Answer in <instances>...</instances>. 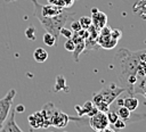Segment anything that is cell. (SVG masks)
<instances>
[{"mask_svg":"<svg viewBox=\"0 0 146 132\" xmlns=\"http://www.w3.org/2000/svg\"><path fill=\"white\" fill-rule=\"evenodd\" d=\"M117 64V74L121 86L129 93L135 96L133 85L138 79V65L140 61L139 51H130L125 48H121L114 56Z\"/></svg>","mask_w":146,"mask_h":132,"instance_id":"6da1fadb","label":"cell"},{"mask_svg":"<svg viewBox=\"0 0 146 132\" xmlns=\"http://www.w3.org/2000/svg\"><path fill=\"white\" fill-rule=\"evenodd\" d=\"M75 15V13H71L68 10H64L63 13L56 15V16H52V17H43V16H35L40 24L42 25V27L44 28L46 32L48 33H51L55 38H59V31L62 27L65 26L66 22L72 18L73 16Z\"/></svg>","mask_w":146,"mask_h":132,"instance_id":"7a4b0ae2","label":"cell"},{"mask_svg":"<svg viewBox=\"0 0 146 132\" xmlns=\"http://www.w3.org/2000/svg\"><path fill=\"white\" fill-rule=\"evenodd\" d=\"M108 109H112L114 110L119 118H121L127 125L131 124V123H136V122H139V121H143V119H146V115L143 114V113H133V112H130L129 109H127L123 105H117L115 101H113L111 105H110V108Z\"/></svg>","mask_w":146,"mask_h":132,"instance_id":"3957f363","label":"cell"},{"mask_svg":"<svg viewBox=\"0 0 146 132\" xmlns=\"http://www.w3.org/2000/svg\"><path fill=\"white\" fill-rule=\"evenodd\" d=\"M15 96H16V90L15 89H10L6 93V96L0 99V129H1L5 119L8 117L9 113H10L13 100H14Z\"/></svg>","mask_w":146,"mask_h":132,"instance_id":"277c9868","label":"cell"},{"mask_svg":"<svg viewBox=\"0 0 146 132\" xmlns=\"http://www.w3.org/2000/svg\"><path fill=\"white\" fill-rule=\"evenodd\" d=\"M124 91L125 90L122 86H119V85H115L114 83H111V84H107V85L103 86L98 93L102 96L103 101H105L106 104L111 105Z\"/></svg>","mask_w":146,"mask_h":132,"instance_id":"5b68a950","label":"cell"},{"mask_svg":"<svg viewBox=\"0 0 146 132\" xmlns=\"http://www.w3.org/2000/svg\"><path fill=\"white\" fill-rule=\"evenodd\" d=\"M89 125H90V127L94 131H99V130L108 126L110 123L107 121L106 113H103V112H99L98 110L95 115L90 116V118H89Z\"/></svg>","mask_w":146,"mask_h":132,"instance_id":"8992f818","label":"cell"},{"mask_svg":"<svg viewBox=\"0 0 146 132\" xmlns=\"http://www.w3.org/2000/svg\"><path fill=\"white\" fill-rule=\"evenodd\" d=\"M0 132H24L15 121V109H10L8 117L5 119Z\"/></svg>","mask_w":146,"mask_h":132,"instance_id":"52a82bcc","label":"cell"},{"mask_svg":"<svg viewBox=\"0 0 146 132\" xmlns=\"http://www.w3.org/2000/svg\"><path fill=\"white\" fill-rule=\"evenodd\" d=\"M68 121H70V116L68 115H66L65 113L56 109V112L54 113V115H52V117L50 119V125H54L56 127L62 129V127H65L67 125Z\"/></svg>","mask_w":146,"mask_h":132,"instance_id":"ba28073f","label":"cell"},{"mask_svg":"<svg viewBox=\"0 0 146 132\" xmlns=\"http://www.w3.org/2000/svg\"><path fill=\"white\" fill-rule=\"evenodd\" d=\"M75 44V48H74V51H73V57H74V60L75 61H79V57L80 55L83 52V50L86 49V42H84V39L81 38L80 35H78L76 33H73V36L71 38Z\"/></svg>","mask_w":146,"mask_h":132,"instance_id":"9c48e42d","label":"cell"},{"mask_svg":"<svg viewBox=\"0 0 146 132\" xmlns=\"http://www.w3.org/2000/svg\"><path fill=\"white\" fill-rule=\"evenodd\" d=\"M96 41H97V43H98L99 47H102L104 49H107V50L113 49L117 44V40L113 39L111 35H99L98 34Z\"/></svg>","mask_w":146,"mask_h":132,"instance_id":"30bf717a","label":"cell"},{"mask_svg":"<svg viewBox=\"0 0 146 132\" xmlns=\"http://www.w3.org/2000/svg\"><path fill=\"white\" fill-rule=\"evenodd\" d=\"M91 23H92V25L97 30H99V28H102L103 26H105L107 24V16L105 15V13L98 10V11H96V13L92 14V16H91Z\"/></svg>","mask_w":146,"mask_h":132,"instance_id":"8fae6325","label":"cell"},{"mask_svg":"<svg viewBox=\"0 0 146 132\" xmlns=\"http://www.w3.org/2000/svg\"><path fill=\"white\" fill-rule=\"evenodd\" d=\"M29 122H30V125L33 126L34 129L46 127V125H44V118H43L41 112H36V113L30 115L29 116Z\"/></svg>","mask_w":146,"mask_h":132,"instance_id":"7c38bea8","label":"cell"},{"mask_svg":"<svg viewBox=\"0 0 146 132\" xmlns=\"http://www.w3.org/2000/svg\"><path fill=\"white\" fill-rule=\"evenodd\" d=\"M138 104H139V101L135 96H129L123 99V106L127 109H129L130 112H135L138 107Z\"/></svg>","mask_w":146,"mask_h":132,"instance_id":"4fadbf2b","label":"cell"},{"mask_svg":"<svg viewBox=\"0 0 146 132\" xmlns=\"http://www.w3.org/2000/svg\"><path fill=\"white\" fill-rule=\"evenodd\" d=\"M33 58L36 63H44L48 59V52L43 48H36L33 51Z\"/></svg>","mask_w":146,"mask_h":132,"instance_id":"5bb4252c","label":"cell"},{"mask_svg":"<svg viewBox=\"0 0 146 132\" xmlns=\"http://www.w3.org/2000/svg\"><path fill=\"white\" fill-rule=\"evenodd\" d=\"M42 39H43V43L48 47H54V46H57V43H58V39L55 38L51 33H48V32H46L43 34Z\"/></svg>","mask_w":146,"mask_h":132,"instance_id":"9a60e30c","label":"cell"},{"mask_svg":"<svg viewBox=\"0 0 146 132\" xmlns=\"http://www.w3.org/2000/svg\"><path fill=\"white\" fill-rule=\"evenodd\" d=\"M48 3H52V5H56L58 7L67 9V8L73 6L74 0H48Z\"/></svg>","mask_w":146,"mask_h":132,"instance_id":"2e32d148","label":"cell"},{"mask_svg":"<svg viewBox=\"0 0 146 132\" xmlns=\"http://www.w3.org/2000/svg\"><path fill=\"white\" fill-rule=\"evenodd\" d=\"M79 22H80L81 28H83V30H88V27L92 24L91 23V17H89V16H82V17H80Z\"/></svg>","mask_w":146,"mask_h":132,"instance_id":"e0dca14e","label":"cell"},{"mask_svg":"<svg viewBox=\"0 0 146 132\" xmlns=\"http://www.w3.org/2000/svg\"><path fill=\"white\" fill-rule=\"evenodd\" d=\"M106 117H107V121H108L110 124H113V123L119 118L117 114H116L114 110H112V109H108V110L106 112Z\"/></svg>","mask_w":146,"mask_h":132,"instance_id":"ac0fdd59","label":"cell"},{"mask_svg":"<svg viewBox=\"0 0 146 132\" xmlns=\"http://www.w3.org/2000/svg\"><path fill=\"white\" fill-rule=\"evenodd\" d=\"M64 85H65V79H64L62 75L57 76V79H56V86H55V90H56V91H59V90H62V89L64 88Z\"/></svg>","mask_w":146,"mask_h":132,"instance_id":"d6986e66","label":"cell"},{"mask_svg":"<svg viewBox=\"0 0 146 132\" xmlns=\"http://www.w3.org/2000/svg\"><path fill=\"white\" fill-rule=\"evenodd\" d=\"M112 125H113V129H114V130H123V129L127 127V124H125L121 118H117Z\"/></svg>","mask_w":146,"mask_h":132,"instance_id":"ffe728a7","label":"cell"},{"mask_svg":"<svg viewBox=\"0 0 146 132\" xmlns=\"http://www.w3.org/2000/svg\"><path fill=\"white\" fill-rule=\"evenodd\" d=\"M25 35L27 36V39L34 40L35 39V28H34V26H29L25 31Z\"/></svg>","mask_w":146,"mask_h":132,"instance_id":"44dd1931","label":"cell"},{"mask_svg":"<svg viewBox=\"0 0 146 132\" xmlns=\"http://www.w3.org/2000/svg\"><path fill=\"white\" fill-rule=\"evenodd\" d=\"M59 35L65 36L66 39H71L73 36V32L71 31V28H66V27H62L59 31Z\"/></svg>","mask_w":146,"mask_h":132,"instance_id":"7402d4cb","label":"cell"},{"mask_svg":"<svg viewBox=\"0 0 146 132\" xmlns=\"http://www.w3.org/2000/svg\"><path fill=\"white\" fill-rule=\"evenodd\" d=\"M64 48H65L67 51L73 52V51H74V48H75V44H74L73 40H72V39H67L66 42L64 43Z\"/></svg>","mask_w":146,"mask_h":132,"instance_id":"603a6c76","label":"cell"},{"mask_svg":"<svg viewBox=\"0 0 146 132\" xmlns=\"http://www.w3.org/2000/svg\"><path fill=\"white\" fill-rule=\"evenodd\" d=\"M111 36L113 38V39H115V40H120L121 39V36H122V32H121V30H119V28H112V31H111Z\"/></svg>","mask_w":146,"mask_h":132,"instance_id":"cb8c5ba5","label":"cell"},{"mask_svg":"<svg viewBox=\"0 0 146 132\" xmlns=\"http://www.w3.org/2000/svg\"><path fill=\"white\" fill-rule=\"evenodd\" d=\"M81 30V25H80V22L79 20H72L71 22V31L73 33L75 32H79Z\"/></svg>","mask_w":146,"mask_h":132,"instance_id":"d4e9b609","label":"cell"},{"mask_svg":"<svg viewBox=\"0 0 146 132\" xmlns=\"http://www.w3.org/2000/svg\"><path fill=\"white\" fill-rule=\"evenodd\" d=\"M111 31H112V28L110 26L105 25V26H103L102 28L98 30V34L99 35H111Z\"/></svg>","mask_w":146,"mask_h":132,"instance_id":"484cf974","label":"cell"},{"mask_svg":"<svg viewBox=\"0 0 146 132\" xmlns=\"http://www.w3.org/2000/svg\"><path fill=\"white\" fill-rule=\"evenodd\" d=\"M24 110H25V107H24L23 105H17V106L15 107V113L21 114V113H24Z\"/></svg>","mask_w":146,"mask_h":132,"instance_id":"4316f807","label":"cell"},{"mask_svg":"<svg viewBox=\"0 0 146 132\" xmlns=\"http://www.w3.org/2000/svg\"><path fill=\"white\" fill-rule=\"evenodd\" d=\"M96 132H115V130L108 125V126H106V127H104V129H102L99 131H96Z\"/></svg>","mask_w":146,"mask_h":132,"instance_id":"83f0119b","label":"cell"},{"mask_svg":"<svg viewBox=\"0 0 146 132\" xmlns=\"http://www.w3.org/2000/svg\"><path fill=\"white\" fill-rule=\"evenodd\" d=\"M13 1H16V0H5L6 3H10V2H13Z\"/></svg>","mask_w":146,"mask_h":132,"instance_id":"f1b7e54d","label":"cell"},{"mask_svg":"<svg viewBox=\"0 0 146 132\" xmlns=\"http://www.w3.org/2000/svg\"><path fill=\"white\" fill-rule=\"evenodd\" d=\"M91 11H92V14H94V13L98 11V9H97V8H92V9H91Z\"/></svg>","mask_w":146,"mask_h":132,"instance_id":"f546056e","label":"cell"}]
</instances>
